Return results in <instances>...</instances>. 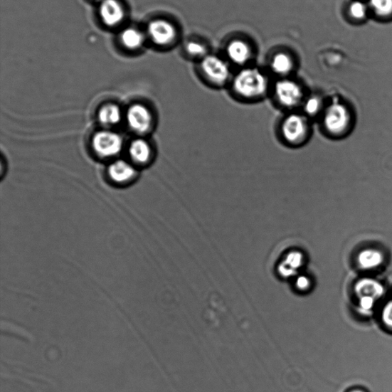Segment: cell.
Listing matches in <instances>:
<instances>
[{"label":"cell","mask_w":392,"mask_h":392,"mask_svg":"<svg viewBox=\"0 0 392 392\" xmlns=\"http://www.w3.org/2000/svg\"><path fill=\"white\" fill-rule=\"evenodd\" d=\"M120 42L129 50L139 48L144 43V36L139 30L134 28H127L120 33Z\"/></svg>","instance_id":"2e32d148"},{"label":"cell","mask_w":392,"mask_h":392,"mask_svg":"<svg viewBox=\"0 0 392 392\" xmlns=\"http://www.w3.org/2000/svg\"><path fill=\"white\" fill-rule=\"evenodd\" d=\"M376 300L374 298L364 297H360L359 301V308L364 314H369L374 309Z\"/></svg>","instance_id":"7402d4cb"},{"label":"cell","mask_w":392,"mask_h":392,"mask_svg":"<svg viewBox=\"0 0 392 392\" xmlns=\"http://www.w3.org/2000/svg\"><path fill=\"white\" fill-rule=\"evenodd\" d=\"M307 94L300 80L288 77L273 82L269 98L277 109L286 113L300 110Z\"/></svg>","instance_id":"3957f363"},{"label":"cell","mask_w":392,"mask_h":392,"mask_svg":"<svg viewBox=\"0 0 392 392\" xmlns=\"http://www.w3.org/2000/svg\"><path fill=\"white\" fill-rule=\"evenodd\" d=\"M327 105L324 98L320 95L308 93L300 110L310 120H319Z\"/></svg>","instance_id":"4fadbf2b"},{"label":"cell","mask_w":392,"mask_h":392,"mask_svg":"<svg viewBox=\"0 0 392 392\" xmlns=\"http://www.w3.org/2000/svg\"><path fill=\"white\" fill-rule=\"evenodd\" d=\"M349 14L355 19H364L368 14V6L364 2L357 0V1L351 4Z\"/></svg>","instance_id":"44dd1931"},{"label":"cell","mask_w":392,"mask_h":392,"mask_svg":"<svg viewBox=\"0 0 392 392\" xmlns=\"http://www.w3.org/2000/svg\"><path fill=\"white\" fill-rule=\"evenodd\" d=\"M228 61L241 68L248 66L253 56V50L249 43L243 38L231 40L226 46Z\"/></svg>","instance_id":"52a82bcc"},{"label":"cell","mask_w":392,"mask_h":392,"mask_svg":"<svg viewBox=\"0 0 392 392\" xmlns=\"http://www.w3.org/2000/svg\"><path fill=\"white\" fill-rule=\"evenodd\" d=\"M381 318H383L384 324L387 327L392 328V301L388 303L383 308Z\"/></svg>","instance_id":"603a6c76"},{"label":"cell","mask_w":392,"mask_h":392,"mask_svg":"<svg viewBox=\"0 0 392 392\" xmlns=\"http://www.w3.org/2000/svg\"><path fill=\"white\" fill-rule=\"evenodd\" d=\"M148 33L156 45L166 46L176 41L177 29L168 20L157 19L149 24Z\"/></svg>","instance_id":"8992f818"},{"label":"cell","mask_w":392,"mask_h":392,"mask_svg":"<svg viewBox=\"0 0 392 392\" xmlns=\"http://www.w3.org/2000/svg\"><path fill=\"white\" fill-rule=\"evenodd\" d=\"M109 174L115 182L125 183L134 177L135 170L125 161L117 160L110 166Z\"/></svg>","instance_id":"9a60e30c"},{"label":"cell","mask_w":392,"mask_h":392,"mask_svg":"<svg viewBox=\"0 0 392 392\" xmlns=\"http://www.w3.org/2000/svg\"><path fill=\"white\" fill-rule=\"evenodd\" d=\"M127 120L136 132H145L152 126L153 116L146 107L136 105L128 110Z\"/></svg>","instance_id":"30bf717a"},{"label":"cell","mask_w":392,"mask_h":392,"mask_svg":"<svg viewBox=\"0 0 392 392\" xmlns=\"http://www.w3.org/2000/svg\"><path fill=\"white\" fill-rule=\"evenodd\" d=\"M269 67L271 73L277 78L292 77L295 62L292 55L286 52H278L270 58Z\"/></svg>","instance_id":"8fae6325"},{"label":"cell","mask_w":392,"mask_h":392,"mask_svg":"<svg viewBox=\"0 0 392 392\" xmlns=\"http://www.w3.org/2000/svg\"><path fill=\"white\" fill-rule=\"evenodd\" d=\"M197 72L206 86L218 90L228 88L234 75L228 60L212 54L200 60Z\"/></svg>","instance_id":"277c9868"},{"label":"cell","mask_w":392,"mask_h":392,"mask_svg":"<svg viewBox=\"0 0 392 392\" xmlns=\"http://www.w3.org/2000/svg\"><path fill=\"white\" fill-rule=\"evenodd\" d=\"M312 122L300 110L283 113L275 125L276 137L287 148H302L312 137Z\"/></svg>","instance_id":"7a4b0ae2"},{"label":"cell","mask_w":392,"mask_h":392,"mask_svg":"<svg viewBox=\"0 0 392 392\" xmlns=\"http://www.w3.org/2000/svg\"><path fill=\"white\" fill-rule=\"evenodd\" d=\"M184 51L188 56L198 61L209 54L208 46L198 39L189 40L184 46Z\"/></svg>","instance_id":"ac0fdd59"},{"label":"cell","mask_w":392,"mask_h":392,"mask_svg":"<svg viewBox=\"0 0 392 392\" xmlns=\"http://www.w3.org/2000/svg\"><path fill=\"white\" fill-rule=\"evenodd\" d=\"M272 85L263 70L248 65L233 75L227 89L230 96L238 103L256 105L269 98Z\"/></svg>","instance_id":"6da1fadb"},{"label":"cell","mask_w":392,"mask_h":392,"mask_svg":"<svg viewBox=\"0 0 392 392\" xmlns=\"http://www.w3.org/2000/svg\"><path fill=\"white\" fill-rule=\"evenodd\" d=\"M99 14L106 26L113 27L123 21L125 10L117 0H102L99 8Z\"/></svg>","instance_id":"9c48e42d"},{"label":"cell","mask_w":392,"mask_h":392,"mask_svg":"<svg viewBox=\"0 0 392 392\" xmlns=\"http://www.w3.org/2000/svg\"><path fill=\"white\" fill-rule=\"evenodd\" d=\"M93 147L100 156L113 157L122 149V139L113 132H99L94 137Z\"/></svg>","instance_id":"ba28073f"},{"label":"cell","mask_w":392,"mask_h":392,"mask_svg":"<svg viewBox=\"0 0 392 392\" xmlns=\"http://www.w3.org/2000/svg\"><path fill=\"white\" fill-rule=\"evenodd\" d=\"M349 392H366V391H364V390H361V389H354V390L351 391Z\"/></svg>","instance_id":"cb8c5ba5"},{"label":"cell","mask_w":392,"mask_h":392,"mask_svg":"<svg viewBox=\"0 0 392 392\" xmlns=\"http://www.w3.org/2000/svg\"><path fill=\"white\" fill-rule=\"evenodd\" d=\"M369 6L379 16L387 17L392 15V0H369Z\"/></svg>","instance_id":"ffe728a7"},{"label":"cell","mask_w":392,"mask_h":392,"mask_svg":"<svg viewBox=\"0 0 392 392\" xmlns=\"http://www.w3.org/2000/svg\"><path fill=\"white\" fill-rule=\"evenodd\" d=\"M120 110L115 105H107L100 109L99 112L100 122L105 125H116L120 122Z\"/></svg>","instance_id":"d6986e66"},{"label":"cell","mask_w":392,"mask_h":392,"mask_svg":"<svg viewBox=\"0 0 392 392\" xmlns=\"http://www.w3.org/2000/svg\"><path fill=\"white\" fill-rule=\"evenodd\" d=\"M130 156L138 163H145L152 157V148L143 139H137L129 147Z\"/></svg>","instance_id":"e0dca14e"},{"label":"cell","mask_w":392,"mask_h":392,"mask_svg":"<svg viewBox=\"0 0 392 392\" xmlns=\"http://www.w3.org/2000/svg\"><path fill=\"white\" fill-rule=\"evenodd\" d=\"M355 291L359 298L369 297L377 300L383 296L385 289L379 281L373 278H364L358 281Z\"/></svg>","instance_id":"7c38bea8"},{"label":"cell","mask_w":392,"mask_h":392,"mask_svg":"<svg viewBox=\"0 0 392 392\" xmlns=\"http://www.w3.org/2000/svg\"><path fill=\"white\" fill-rule=\"evenodd\" d=\"M322 129L330 137L343 136L350 127L351 115L347 107L338 102L327 105L319 117Z\"/></svg>","instance_id":"5b68a950"},{"label":"cell","mask_w":392,"mask_h":392,"mask_svg":"<svg viewBox=\"0 0 392 392\" xmlns=\"http://www.w3.org/2000/svg\"><path fill=\"white\" fill-rule=\"evenodd\" d=\"M357 259L361 268L373 270L383 264L384 257L378 250L369 248L361 250Z\"/></svg>","instance_id":"5bb4252c"}]
</instances>
